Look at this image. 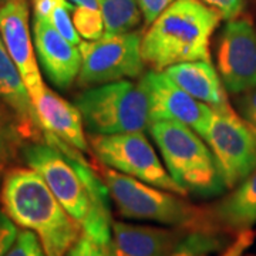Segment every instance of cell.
I'll return each instance as SVG.
<instances>
[{
  "label": "cell",
  "mask_w": 256,
  "mask_h": 256,
  "mask_svg": "<svg viewBox=\"0 0 256 256\" xmlns=\"http://www.w3.org/2000/svg\"><path fill=\"white\" fill-rule=\"evenodd\" d=\"M62 140L47 134V144L24 146L28 166L42 175L56 198L74 220L82 234L101 244H111L108 190L82 156Z\"/></svg>",
  "instance_id": "obj_1"
},
{
  "label": "cell",
  "mask_w": 256,
  "mask_h": 256,
  "mask_svg": "<svg viewBox=\"0 0 256 256\" xmlns=\"http://www.w3.org/2000/svg\"><path fill=\"white\" fill-rule=\"evenodd\" d=\"M0 202L16 225L36 234L46 256H66L82 238V224L64 210L42 175L30 166L6 172Z\"/></svg>",
  "instance_id": "obj_2"
},
{
  "label": "cell",
  "mask_w": 256,
  "mask_h": 256,
  "mask_svg": "<svg viewBox=\"0 0 256 256\" xmlns=\"http://www.w3.org/2000/svg\"><path fill=\"white\" fill-rule=\"evenodd\" d=\"M222 16L201 0H175L150 24L141 54L154 72L186 62H210V42Z\"/></svg>",
  "instance_id": "obj_3"
},
{
  "label": "cell",
  "mask_w": 256,
  "mask_h": 256,
  "mask_svg": "<svg viewBox=\"0 0 256 256\" xmlns=\"http://www.w3.org/2000/svg\"><path fill=\"white\" fill-rule=\"evenodd\" d=\"M100 176L122 218L156 222L190 234H220L212 222L210 210L192 205L182 195L142 182L104 164Z\"/></svg>",
  "instance_id": "obj_4"
},
{
  "label": "cell",
  "mask_w": 256,
  "mask_h": 256,
  "mask_svg": "<svg viewBox=\"0 0 256 256\" xmlns=\"http://www.w3.org/2000/svg\"><path fill=\"white\" fill-rule=\"evenodd\" d=\"M150 132L166 171L188 194L214 196L226 188L210 148L192 128L175 121H156Z\"/></svg>",
  "instance_id": "obj_5"
},
{
  "label": "cell",
  "mask_w": 256,
  "mask_h": 256,
  "mask_svg": "<svg viewBox=\"0 0 256 256\" xmlns=\"http://www.w3.org/2000/svg\"><path fill=\"white\" fill-rule=\"evenodd\" d=\"M90 134L144 132L151 126L150 97L142 80H118L88 88L76 98Z\"/></svg>",
  "instance_id": "obj_6"
},
{
  "label": "cell",
  "mask_w": 256,
  "mask_h": 256,
  "mask_svg": "<svg viewBox=\"0 0 256 256\" xmlns=\"http://www.w3.org/2000/svg\"><path fill=\"white\" fill-rule=\"evenodd\" d=\"M92 152L101 164L121 174L165 191L186 196L188 192L166 171L144 132H124L112 136H90Z\"/></svg>",
  "instance_id": "obj_7"
},
{
  "label": "cell",
  "mask_w": 256,
  "mask_h": 256,
  "mask_svg": "<svg viewBox=\"0 0 256 256\" xmlns=\"http://www.w3.org/2000/svg\"><path fill=\"white\" fill-rule=\"evenodd\" d=\"M141 32L104 34L94 42L78 46L82 67L77 82L82 87H96L107 82L137 78L144 72L141 54Z\"/></svg>",
  "instance_id": "obj_8"
},
{
  "label": "cell",
  "mask_w": 256,
  "mask_h": 256,
  "mask_svg": "<svg viewBox=\"0 0 256 256\" xmlns=\"http://www.w3.org/2000/svg\"><path fill=\"white\" fill-rule=\"evenodd\" d=\"M205 141L226 188H235L256 171V132L229 104L214 108Z\"/></svg>",
  "instance_id": "obj_9"
},
{
  "label": "cell",
  "mask_w": 256,
  "mask_h": 256,
  "mask_svg": "<svg viewBox=\"0 0 256 256\" xmlns=\"http://www.w3.org/2000/svg\"><path fill=\"white\" fill-rule=\"evenodd\" d=\"M216 66L230 94L256 88V28L249 18H235L224 26L216 47Z\"/></svg>",
  "instance_id": "obj_10"
},
{
  "label": "cell",
  "mask_w": 256,
  "mask_h": 256,
  "mask_svg": "<svg viewBox=\"0 0 256 256\" xmlns=\"http://www.w3.org/2000/svg\"><path fill=\"white\" fill-rule=\"evenodd\" d=\"M141 80L150 97L151 122L175 121L188 126L205 140L214 117L212 107L188 94L165 72H150Z\"/></svg>",
  "instance_id": "obj_11"
},
{
  "label": "cell",
  "mask_w": 256,
  "mask_h": 256,
  "mask_svg": "<svg viewBox=\"0 0 256 256\" xmlns=\"http://www.w3.org/2000/svg\"><path fill=\"white\" fill-rule=\"evenodd\" d=\"M0 36L12 60L18 66L34 104L44 92L46 86L32 43L26 0H13L0 6Z\"/></svg>",
  "instance_id": "obj_12"
},
{
  "label": "cell",
  "mask_w": 256,
  "mask_h": 256,
  "mask_svg": "<svg viewBox=\"0 0 256 256\" xmlns=\"http://www.w3.org/2000/svg\"><path fill=\"white\" fill-rule=\"evenodd\" d=\"M33 34L37 58L47 78L58 88L70 87L80 73V48L66 40L48 18H34Z\"/></svg>",
  "instance_id": "obj_13"
},
{
  "label": "cell",
  "mask_w": 256,
  "mask_h": 256,
  "mask_svg": "<svg viewBox=\"0 0 256 256\" xmlns=\"http://www.w3.org/2000/svg\"><path fill=\"white\" fill-rule=\"evenodd\" d=\"M190 232L112 220L111 249L116 256H172Z\"/></svg>",
  "instance_id": "obj_14"
},
{
  "label": "cell",
  "mask_w": 256,
  "mask_h": 256,
  "mask_svg": "<svg viewBox=\"0 0 256 256\" xmlns=\"http://www.w3.org/2000/svg\"><path fill=\"white\" fill-rule=\"evenodd\" d=\"M37 117L47 134L62 140L67 146L80 152L88 151V142L84 134V121L76 104L64 100L53 90L47 88L34 102Z\"/></svg>",
  "instance_id": "obj_15"
},
{
  "label": "cell",
  "mask_w": 256,
  "mask_h": 256,
  "mask_svg": "<svg viewBox=\"0 0 256 256\" xmlns=\"http://www.w3.org/2000/svg\"><path fill=\"white\" fill-rule=\"evenodd\" d=\"M232 190L228 196L210 208V214L220 232L238 235L256 224V171Z\"/></svg>",
  "instance_id": "obj_16"
},
{
  "label": "cell",
  "mask_w": 256,
  "mask_h": 256,
  "mask_svg": "<svg viewBox=\"0 0 256 256\" xmlns=\"http://www.w3.org/2000/svg\"><path fill=\"white\" fill-rule=\"evenodd\" d=\"M181 88L212 108L228 106L226 88L210 62L196 60L168 67L164 70Z\"/></svg>",
  "instance_id": "obj_17"
},
{
  "label": "cell",
  "mask_w": 256,
  "mask_h": 256,
  "mask_svg": "<svg viewBox=\"0 0 256 256\" xmlns=\"http://www.w3.org/2000/svg\"><path fill=\"white\" fill-rule=\"evenodd\" d=\"M0 98L14 111L26 136L34 134L37 130H43L37 117L36 108L30 97L23 77L16 63L12 60L8 48L0 36Z\"/></svg>",
  "instance_id": "obj_18"
},
{
  "label": "cell",
  "mask_w": 256,
  "mask_h": 256,
  "mask_svg": "<svg viewBox=\"0 0 256 256\" xmlns=\"http://www.w3.org/2000/svg\"><path fill=\"white\" fill-rule=\"evenodd\" d=\"M107 34L127 33L140 26L142 13L137 0H98Z\"/></svg>",
  "instance_id": "obj_19"
},
{
  "label": "cell",
  "mask_w": 256,
  "mask_h": 256,
  "mask_svg": "<svg viewBox=\"0 0 256 256\" xmlns=\"http://www.w3.org/2000/svg\"><path fill=\"white\" fill-rule=\"evenodd\" d=\"M70 13H72L74 28L86 42L98 40L106 34V24L101 10L78 8L72 10Z\"/></svg>",
  "instance_id": "obj_20"
},
{
  "label": "cell",
  "mask_w": 256,
  "mask_h": 256,
  "mask_svg": "<svg viewBox=\"0 0 256 256\" xmlns=\"http://www.w3.org/2000/svg\"><path fill=\"white\" fill-rule=\"evenodd\" d=\"M22 134H24V130L18 118H13L10 111L0 106V164H4L13 156Z\"/></svg>",
  "instance_id": "obj_21"
},
{
  "label": "cell",
  "mask_w": 256,
  "mask_h": 256,
  "mask_svg": "<svg viewBox=\"0 0 256 256\" xmlns=\"http://www.w3.org/2000/svg\"><path fill=\"white\" fill-rule=\"evenodd\" d=\"M220 239L216 234L208 232H192L184 240L182 246L172 256H200L205 252H212L220 248Z\"/></svg>",
  "instance_id": "obj_22"
},
{
  "label": "cell",
  "mask_w": 256,
  "mask_h": 256,
  "mask_svg": "<svg viewBox=\"0 0 256 256\" xmlns=\"http://www.w3.org/2000/svg\"><path fill=\"white\" fill-rule=\"evenodd\" d=\"M48 20L52 22V24L58 30V33L66 40H68L70 43H73L74 46L77 47L82 44V37H80V34L77 33V30L74 28L70 10L66 8V4H64L63 2H60L53 9Z\"/></svg>",
  "instance_id": "obj_23"
},
{
  "label": "cell",
  "mask_w": 256,
  "mask_h": 256,
  "mask_svg": "<svg viewBox=\"0 0 256 256\" xmlns=\"http://www.w3.org/2000/svg\"><path fill=\"white\" fill-rule=\"evenodd\" d=\"M4 256H46L40 239L33 230L18 232V239Z\"/></svg>",
  "instance_id": "obj_24"
},
{
  "label": "cell",
  "mask_w": 256,
  "mask_h": 256,
  "mask_svg": "<svg viewBox=\"0 0 256 256\" xmlns=\"http://www.w3.org/2000/svg\"><path fill=\"white\" fill-rule=\"evenodd\" d=\"M66 256H116L111 244H101L97 242L96 239L90 238L82 234V238L77 240L70 252Z\"/></svg>",
  "instance_id": "obj_25"
},
{
  "label": "cell",
  "mask_w": 256,
  "mask_h": 256,
  "mask_svg": "<svg viewBox=\"0 0 256 256\" xmlns=\"http://www.w3.org/2000/svg\"><path fill=\"white\" fill-rule=\"evenodd\" d=\"M236 106L240 117L256 132V88L242 92L236 100Z\"/></svg>",
  "instance_id": "obj_26"
},
{
  "label": "cell",
  "mask_w": 256,
  "mask_h": 256,
  "mask_svg": "<svg viewBox=\"0 0 256 256\" xmlns=\"http://www.w3.org/2000/svg\"><path fill=\"white\" fill-rule=\"evenodd\" d=\"M18 228L4 210H0V256L8 254L18 239Z\"/></svg>",
  "instance_id": "obj_27"
},
{
  "label": "cell",
  "mask_w": 256,
  "mask_h": 256,
  "mask_svg": "<svg viewBox=\"0 0 256 256\" xmlns=\"http://www.w3.org/2000/svg\"><path fill=\"white\" fill-rule=\"evenodd\" d=\"M220 13L222 18L232 20L238 18L245 8V0H201Z\"/></svg>",
  "instance_id": "obj_28"
},
{
  "label": "cell",
  "mask_w": 256,
  "mask_h": 256,
  "mask_svg": "<svg viewBox=\"0 0 256 256\" xmlns=\"http://www.w3.org/2000/svg\"><path fill=\"white\" fill-rule=\"evenodd\" d=\"M256 232H254L252 229H248V230L240 232V234L236 235L235 240L220 256H242L250 248V245L254 244Z\"/></svg>",
  "instance_id": "obj_29"
},
{
  "label": "cell",
  "mask_w": 256,
  "mask_h": 256,
  "mask_svg": "<svg viewBox=\"0 0 256 256\" xmlns=\"http://www.w3.org/2000/svg\"><path fill=\"white\" fill-rule=\"evenodd\" d=\"M175 0H137L146 26H150Z\"/></svg>",
  "instance_id": "obj_30"
},
{
  "label": "cell",
  "mask_w": 256,
  "mask_h": 256,
  "mask_svg": "<svg viewBox=\"0 0 256 256\" xmlns=\"http://www.w3.org/2000/svg\"><path fill=\"white\" fill-rule=\"evenodd\" d=\"M62 0H33V12L34 18H48L52 12Z\"/></svg>",
  "instance_id": "obj_31"
},
{
  "label": "cell",
  "mask_w": 256,
  "mask_h": 256,
  "mask_svg": "<svg viewBox=\"0 0 256 256\" xmlns=\"http://www.w3.org/2000/svg\"><path fill=\"white\" fill-rule=\"evenodd\" d=\"M9 2H13V0H0V3H2V4H4V3H9Z\"/></svg>",
  "instance_id": "obj_32"
},
{
  "label": "cell",
  "mask_w": 256,
  "mask_h": 256,
  "mask_svg": "<svg viewBox=\"0 0 256 256\" xmlns=\"http://www.w3.org/2000/svg\"><path fill=\"white\" fill-rule=\"evenodd\" d=\"M0 171H2V166H0Z\"/></svg>",
  "instance_id": "obj_33"
},
{
  "label": "cell",
  "mask_w": 256,
  "mask_h": 256,
  "mask_svg": "<svg viewBox=\"0 0 256 256\" xmlns=\"http://www.w3.org/2000/svg\"><path fill=\"white\" fill-rule=\"evenodd\" d=\"M2 165H3V164H0V166H2Z\"/></svg>",
  "instance_id": "obj_34"
}]
</instances>
